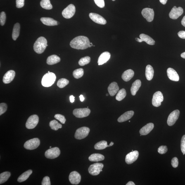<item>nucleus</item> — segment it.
Listing matches in <instances>:
<instances>
[{"label": "nucleus", "mask_w": 185, "mask_h": 185, "mask_svg": "<svg viewBox=\"0 0 185 185\" xmlns=\"http://www.w3.org/2000/svg\"><path fill=\"white\" fill-rule=\"evenodd\" d=\"M69 180L72 184H78L81 180L80 174L76 171H73L70 173L69 176Z\"/></svg>", "instance_id": "17"}, {"label": "nucleus", "mask_w": 185, "mask_h": 185, "mask_svg": "<svg viewBox=\"0 0 185 185\" xmlns=\"http://www.w3.org/2000/svg\"><path fill=\"white\" fill-rule=\"evenodd\" d=\"M91 113V110L88 108L75 109L73 114L77 118H83L89 116Z\"/></svg>", "instance_id": "8"}, {"label": "nucleus", "mask_w": 185, "mask_h": 185, "mask_svg": "<svg viewBox=\"0 0 185 185\" xmlns=\"http://www.w3.org/2000/svg\"><path fill=\"white\" fill-rule=\"evenodd\" d=\"M84 74V70L82 68H79L74 70L73 72V75L75 78L78 79L82 77Z\"/></svg>", "instance_id": "38"}, {"label": "nucleus", "mask_w": 185, "mask_h": 185, "mask_svg": "<svg viewBox=\"0 0 185 185\" xmlns=\"http://www.w3.org/2000/svg\"><path fill=\"white\" fill-rule=\"evenodd\" d=\"M48 73H49V72H50L49 71H48Z\"/></svg>", "instance_id": "62"}, {"label": "nucleus", "mask_w": 185, "mask_h": 185, "mask_svg": "<svg viewBox=\"0 0 185 185\" xmlns=\"http://www.w3.org/2000/svg\"><path fill=\"white\" fill-rule=\"evenodd\" d=\"M60 151L58 148H51L47 150L45 153V156L47 158L53 159L57 158L60 155Z\"/></svg>", "instance_id": "10"}, {"label": "nucleus", "mask_w": 185, "mask_h": 185, "mask_svg": "<svg viewBox=\"0 0 185 185\" xmlns=\"http://www.w3.org/2000/svg\"><path fill=\"white\" fill-rule=\"evenodd\" d=\"M69 83V81L65 79L62 78L59 79L57 83V85L59 87L63 88Z\"/></svg>", "instance_id": "39"}, {"label": "nucleus", "mask_w": 185, "mask_h": 185, "mask_svg": "<svg viewBox=\"0 0 185 185\" xmlns=\"http://www.w3.org/2000/svg\"><path fill=\"white\" fill-rule=\"evenodd\" d=\"M40 5L41 7L46 10L51 9L53 8L50 0H41Z\"/></svg>", "instance_id": "36"}, {"label": "nucleus", "mask_w": 185, "mask_h": 185, "mask_svg": "<svg viewBox=\"0 0 185 185\" xmlns=\"http://www.w3.org/2000/svg\"><path fill=\"white\" fill-rule=\"evenodd\" d=\"M168 150L167 147L166 146H161L159 148L158 150V153L163 154L166 153Z\"/></svg>", "instance_id": "45"}, {"label": "nucleus", "mask_w": 185, "mask_h": 185, "mask_svg": "<svg viewBox=\"0 0 185 185\" xmlns=\"http://www.w3.org/2000/svg\"><path fill=\"white\" fill-rule=\"evenodd\" d=\"M180 111L178 110H176L171 112L168 118L167 123L169 126L174 125L179 118Z\"/></svg>", "instance_id": "13"}, {"label": "nucleus", "mask_w": 185, "mask_h": 185, "mask_svg": "<svg viewBox=\"0 0 185 185\" xmlns=\"http://www.w3.org/2000/svg\"><path fill=\"white\" fill-rule=\"evenodd\" d=\"M49 148H51V146H50Z\"/></svg>", "instance_id": "60"}, {"label": "nucleus", "mask_w": 185, "mask_h": 185, "mask_svg": "<svg viewBox=\"0 0 185 185\" xmlns=\"http://www.w3.org/2000/svg\"><path fill=\"white\" fill-rule=\"evenodd\" d=\"M93 46H94V47H95V45H93Z\"/></svg>", "instance_id": "64"}, {"label": "nucleus", "mask_w": 185, "mask_h": 185, "mask_svg": "<svg viewBox=\"0 0 185 185\" xmlns=\"http://www.w3.org/2000/svg\"><path fill=\"white\" fill-rule=\"evenodd\" d=\"M89 18L95 23L104 25L107 23L106 20L101 15L98 14L91 13L89 14Z\"/></svg>", "instance_id": "16"}, {"label": "nucleus", "mask_w": 185, "mask_h": 185, "mask_svg": "<svg viewBox=\"0 0 185 185\" xmlns=\"http://www.w3.org/2000/svg\"><path fill=\"white\" fill-rule=\"evenodd\" d=\"M167 74L169 79L172 81H178L179 77L177 72L174 69L169 68L167 70Z\"/></svg>", "instance_id": "21"}, {"label": "nucleus", "mask_w": 185, "mask_h": 185, "mask_svg": "<svg viewBox=\"0 0 185 185\" xmlns=\"http://www.w3.org/2000/svg\"><path fill=\"white\" fill-rule=\"evenodd\" d=\"M154 128V124L150 123L144 126L140 131V133L142 135L146 136L149 134Z\"/></svg>", "instance_id": "23"}, {"label": "nucleus", "mask_w": 185, "mask_h": 185, "mask_svg": "<svg viewBox=\"0 0 185 185\" xmlns=\"http://www.w3.org/2000/svg\"><path fill=\"white\" fill-rule=\"evenodd\" d=\"M105 157L103 155L100 154H93L89 157V160L92 162L101 161L104 160Z\"/></svg>", "instance_id": "29"}, {"label": "nucleus", "mask_w": 185, "mask_h": 185, "mask_svg": "<svg viewBox=\"0 0 185 185\" xmlns=\"http://www.w3.org/2000/svg\"><path fill=\"white\" fill-rule=\"evenodd\" d=\"M126 185H135L134 183L132 182V181H129L127 183Z\"/></svg>", "instance_id": "55"}, {"label": "nucleus", "mask_w": 185, "mask_h": 185, "mask_svg": "<svg viewBox=\"0 0 185 185\" xmlns=\"http://www.w3.org/2000/svg\"><path fill=\"white\" fill-rule=\"evenodd\" d=\"M110 53L108 51H105L102 53L98 59V65H102L107 63L110 59Z\"/></svg>", "instance_id": "20"}, {"label": "nucleus", "mask_w": 185, "mask_h": 185, "mask_svg": "<svg viewBox=\"0 0 185 185\" xmlns=\"http://www.w3.org/2000/svg\"><path fill=\"white\" fill-rule=\"evenodd\" d=\"M139 156V152L137 150L131 152L128 154L126 157L125 161L128 164H131L137 160Z\"/></svg>", "instance_id": "15"}, {"label": "nucleus", "mask_w": 185, "mask_h": 185, "mask_svg": "<svg viewBox=\"0 0 185 185\" xmlns=\"http://www.w3.org/2000/svg\"><path fill=\"white\" fill-rule=\"evenodd\" d=\"M172 166L174 168H176L178 167V166L179 162L178 160L177 157H174L172 159V162H171Z\"/></svg>", "instance_id": "48"}, {"label": "nucleus", "mask_w": 185, "mask_h": 185, "mask_svg": "<svg viewBox=\"0 0 185 185\" xmlns=\"http://www.w3.org/2000/svg\"><path fill=\"white\" fill-rule=\"evenodd\" d=\"M134 112L133 111H129L125 112L121 115L118 119V122H125L129 120L134 115Z\"/></svg>", "instance_id": "24"}, {"label": "nucleus", "mask_w": 185, "mask_h": 185, "mask_svg": "<svg viewBox=\"0 0 185 185\" xmlns=\"http://www.w3.org/2000/svg\"><path fill=\"white\" fill-rule=\"evenodd\" d=\"M79 98H80V100L81 102H83L84 101V98L83 96V95H81L79 97Z\"/></svg>", "instance_id": "54"}, {"label": "nucleus", "mask_w": 185, "mask_h": 185, "mask_svg": "<svg viewBox=\"0 0 185 185\" xmlns=\"http://www.w3.org/2000/svg\"><path fill=\"white\" fill-rule=\"evenodd\" d=\"M93 46V45L92 44V43H90V45H89V47H91V46Z\"/></svg>", "instance_id": "58"}, {"label": "nucleus", "mask_w": 185, "mask_h": 185, "mask_svg": "<svg viewBox=\"0 0 185 185\" xmlns=\"http://www.w3.org/2000/svg\"><path fill=\"white\" fill-rule=\"evenodd\" d=\"M164 100V97L160 91H157L153 95L152 100V105L155 107H158L161 105Z\"/></svg>", "instance_id": "11"}, {"label": "nucleus", "mask_w": 185, "mask_h": 185, "mask_svg": "<svg viewBox=\"0 0 185 185\" xmlns=\"http://www.w3.org/2000/svg\"><path fill=\"white\" fill-rule=\"evenodd\" d=\"M74 98L75 97L73 96H70V100L71 102L73 103L74 101Z\"/></svg>", "instance_id": "51"}, {"label": "nucleus", "mask_w": 185, "mask_h": 185, "mask_svg": "<svg viewBox=\"0 0 185 185\" xmlns=\"http://www.w3.org/2000/svg\"><path fill=\"white\" fill-rule=\"evenodd\" d=\"M104 165L101 163H96L90 166L88 169L89 174L92 176H97L102 172Z\"/></svg>", "instance_id": "5"}, {"label": "nucleus", "mask_w": 185, "mask_h": 185, "mask_svg": "<svg viewBox=\"0 0 185 185\" xmlns=\"http://www.w3.org/2000/svg\"><path fill=\"white\" fill-rule=\"evenodd\" d=\"M119 88L116 82H114L111 83L109 86L108 90L110 96H113L118 92Z\"/></svg>", "instance_id": "22"}, {"label": "nucleus", "mask_w": 185, "mask_h": 185, "mask_svg": "<svg viewBox=\"0 0 185 185\" xmlns=\"http://www.w3.org/2000/svg\"><path fill=\"white\" fill-rule=\"evenodd\" d=\"M141 85V82L139 79H137L133 83L131 88V92L132 96H135Z\"/></svg>", "instance_id": "26"}, {"label": "nucleus", "mask_w": 185, "mask_h": 185, "mask_svg": "<svg viewBox=\"0 0 185 185\" xmlns=\"http://www.w3.org/2000/svg\"><path fill=\"white\" fill-rule=\"evenodd\" d=\"M114 144V143L113 142H111V143H110V144L109 145V147L112 146H113Z\"/></svg>", "instance_id": "57"}, {"label": "nucleus", "mask_w": 185, "mask_h": 185, "mask_svg": "<svg viewBox=\"0 0 185 185\" xmlns=\"http://www.w3.org/2000/svg\"><path fill=\"white\" fill-rule=\"evenodd\" d=\"M94 1L96 4L99 7L103 8L105 7L104 0H94Z\"/></svg>", "instance_id": "46"}, {"label": "nucleus", "mask_w": 185, "mask_h": 185, "mask_svg": "<svg viewBox=\"0 0 185 185\" xmlns=\"http://www.w3.org/2000/svg\"><path fill=\"white\" fill-rule=\"evenodd\" d=\"M142 14L144 18L146 19L147 21L148 22L153 21L154 16V13L152 9L148 8H144L142 11Z\"/></svg>", "instance_id": "12"}, {"label": "nucleus", "mask_w": 185, "mask_h": 185, "mask_svg": "<svg viewBox=\"0 0 185 185\" xmlns=\"http://www.w3.org/2000/svg\"><path fill=\"white\" fill-rule=\"evenodd\" d=\"M106 96H108V94H106Z\"/></svg>", "instance_id": "59"}, {"label": "nucleus", "mask_w": 185, "mask_h": 185, "mask_svg": "<svg viewBox=\"0 0 185 185\" xmlns=\"http://www.w3.org/2000/svg\"><path fill=\"white\" fill-rule=\"evenodd\" d=\"M127 93L125 89H122L119 91L116 96V100L118 101H120L124 99L126 96Z\"/></svg>", "instance_id": "37"}, {"label": "nucleus", "mask_w": 185, "mask_h": 185, "mask_svg": "<svg viewBox=\"0 0 185 185\" xmlns=\"http://www.w3.org/2000/svg\"><path fill=\"white\" fill-rule=\"evenodd\" d=\"M112 1H115V0H112Z\"/></svg>", "instance_id": "61"}, {"label": "nucleus", "mask_w": 185, "mask_h": 185, "mask_svg": "<svg viewBox=\"0 0 185 185\" xmlns=\"http://www.w3.org/2000/svg\"><path fill=\"white\" fill-rule=\"evenodd\" d=\"M14 71L10 70L7 72L3 76V82L5 84H8L12 82L14 79L15 76Z\"/></svg>", "instance_id": "19"}, {"label": "nucleus", "mask_w": 185, "mask_h": 185, "mask_svg": "<svg viewBox=\"0 0 185 185\" xmlns=\"http://www.w3.org/2000/svg\"><path fill=\"white\" fill-rule=\"evenodd\" d=\"M40 20L43 24L49 26L57 25L58 24V22L56 20L51 18L42 17L41 18Z\"/></svg>", "instance_id": "25"}, {"label": "nucleus", "mask_w": 185, "mask_h": 185, "mask_svg": "<svg viewBox=\"0 0 185 185\" xmlns=\"http://www.w3.org/2000/svg\"><path fill=\"white\" fill-rule=\"evenodd\" d=\"M89 132L90 129L89 128L84 127L79 128L76 130L74 137L77 140L84 139L87 137Z\"/></svg>", "instance_id": "4"}, {"label": "nucleus", "mask_w": 185, "mask_h": 185, "mask_svg": "<svg viewBox=\"0 0 185 185\" xmlns=\"http://www.w3.org/2000/svg\"><path fill=\"white\" fill-rule=\"evenodd\" d=\"M181 151L184 155L185 154V135L182 136L181 140Z\"/></svg>", "instance_id": "44"}, {"label": "nucleus", "mask_w": 185, "mask_h": 185, "mask_svg": "<svg viewBox=\"0 0 185 185\" xmlns=\"http://www.w3.org/2000/svg\"><path fill=\"white\" fill-rule=\"evenodd\" d=\"M181 22L182 25L185 27V16L183 18Z\"/></svg>", "instance_id": "52"}, {"label": "nucleus", "mask_w": 185, "mask_h": 185, "mask_svg": "<svg viewBox=\"0 0 185 185\" xmlns=\"http://www.w3.org/2000/svg\"><path fill=\"white\" fill-rule=\"evenodd\" d=\"M32 171L31 170H28L24 172L19 177L18 181L19 182H22L26 180L28 178L31 174H32Z\"/></svg>", "instance_id": "32"}, {"label": "nucleus", "mask_w": 185, "mask_h": 185, "mask_svg": "<svg viewBox=\"0 0 185 185\" xmlns=\"http://www.w3.org/2000/svg\"><path fill=\"white\" fill-rule=\"evenodd\" d=\"M20 26L19 23H17L14 26L13 33H12V38L14 40H16L17 38L19 35Z\"/></svg>", "instance_id": "30"}, {"label": "nucleus", "mask_w": 185, "mask_h": 185, "mask_svg": "<svg viewBox=\"0 0 185 185\" xmlns=\"http://www.w3.org/2000/svg\"><path fill=\"white\" fill-rule=\"evenodd\" d=\"M54 117L57 120L59 121L62 124H65L66 122V119H65L64 116L60 115V114H56L55 115Z\"/></svg>", "instance_id": "41"}, {"label": "nucleus", "mask_w": 185, "mask_h": 185, "mask_svg": "<svg viewBox=\"0 0 185 185\" xmlns=\"http://www.w3.org/2000/svg\"><path fill=\"white\" fill-rule=\"evenodd\" d=\"M91 61V58L89 56H86L81 58L79 61V64L80 66L84 65L89 64Z\"/></svg>", "instance_id": "40"}, {"label": "nucleus", "mask_w": 185, "mask_h": 185, "mask_svg": "<svg viewBox=\"0 0 185 185\" xmlns=\"http://www.w3.org/2000/svg\"><path fill=\"white\" fill-rule=\"evenodd\" d=\"M47 43V41L45 38L42 37H39L34 44V51L38 54L43 53L48 46Z\"/></svg>", "instance_id": "2"}, {"label": "nucleus", "mask_w": 185, "mask_h": 185, "mask_svg": "<svg viewBox=\"0 0 185 185\" xmlns=\"http://www.w3.org/2000/svg\"><path fill=\"white\" fill-rule=\"evenodd\" d=\"M56 78V75L54 73L48 72L43 76L41 80V84L44 87H50L54 83Z\"/></svg>", "instance_id": "3"}, {"label": "nucleus", "mask_w": 185, "mask_h": 185, "mask_svg": "<svg viewBox=\"0 0 185 185\" xmlns=\"http://www.w3.org/2000/svg\"><path fill=\"white\" fill-rule=\"evenodd\" d=\"M168 0H160V3L163 5H165L166 3Z\"/></svg>", "instance_id": "53"}, {"label": "nucleus", "mask_w": 185, "mask_h": 185, "mask_svg": "<svg viewBox=\"0 0 185 185\" xmlns=\"http://www.w3.org/2000/svg\"><path fill=\"white\" fill-rule=\"evenodd\" d=\"M129 122H130V121H129Z\"/></svg>", "instance_id": "63"}, {"label": "nucleus", "mask_w": 185, "mask_h": 185, "mask_svg": "<svg viewBox=\"0 0 185 185\" xmlns=\"http://www.w3.org/2000/svg\"><path fill=\"white\" fill-rule=\"evenodd\" d=\"M154 70L151 65H147L146 68V79L148 81L151 80L153 77Z\"/></svg>", "instance_id": "31"}, {"label": "nucleus", "mask_w": 185, "mask_h": 185, "mask_svg": "<svg viewBox=\"0 0 185 185\" xmlns=\"http://www.w3.org/2000/svg\"><path fill=\"white\" fill-rule=\"evenodd\" d=\"M25 0H16V7L17 8H21L25 4Z\"/></svg>", "instance_id": "49"}, {"label": "nucleus", "mask_w": 185, "mask_h": 185, "mask_svg": "<svg viewBox=\"0 0 185 185\" xmlns=\"http://www.w3.org/2000/svg\"><path fill=\"white\" fill-rule=\"evenodd\" d=\"M6 20V15L4 12H2L0 15V23L1 26L5 25Z\"/></svg>", "instance_id": "42"}, {"label": "nucleus", "mask_w": 185, "mask_h": 185, "mask_svg": "<svg viewBox=\"0 0 185 185\" xmlns=\"http://www.w3.org/2000/svg\"><path fill=\"white\" fill-rule=\"evenodd\" d=\"M90 43L89 38L85 36H80L72 39L70 45L74 49L83 50L89 47Z\"/></svg>", "instance_id": "1"}, {"label": "nucleus", "mask_w": 185, "mask_h": 185, "mask_svg": "<svg viewBox=\"0 0 185 185\" xmlns=\"http://www.w3.org/2000/svg\"><path fill=\"white\" fill-rule=\"evenodd\" d=\"M42 185H51V183L50 181L49 178L48 176H46L44 178L41 182Z\"/></svg>", "instance_id": "47"}, {"label": "nucleus", "mask_w": 185, "mask_h": 185, "mask_svg": "<svg viewBox=\"0 0 185 185\" xmlns=\"http://www.w3.org/2000/svg\"><path fill=\"white\" fill-rule=\"evenodd\" d=\"M60 61V58L56 55H53L48 57L47 59V63L48 65L55 64Z\"/></svg>", "instance_id": "28"}, {"label": "nucleus", "mask_w": 185, "mask_h": 185, "mask_svg": "<svg viewBox=\"0 0 185 185\" xmlns=\"http://www.w3.org/2000/svg\"><path fill=\"white\" fill-rule=\"evenodd\" d=\"M39 118L38 116L34 115L30 116L27 119L25 124L27 129H32L35 128L39 123Z\"/></svg>", "instance_id": "7"}, {"label": "nucleus", "mask_w": 185, "mask_h": 185, "mask_svg": "<svg viewBox=\"0 0 185 185\" xmlns=\"http://www.w3.org/2000/svg\"><path fill=\"white\" fill-rule=\"evenodd\" d=\"M7 106L6 103H1L0 104V115H1L6 112Z\"/></svg>", "instance_id": "43"}, {"label": "nucleus", "mask_w": 185, "mask_h": 185, "mask_svg": "<svg viewBox=\"0 0 185 185\" xmlns=\"http://www.w3.org/2000/svg\"><path fill=\"white\" fill-rule=\"evenodd\" d=\"M11 174L9 172H6L2 173L0 174V184H1L6 182L10 177Z\"/></svg>", "instance_id": "35"}, {"label": "nucleus", "mask_w": 185, "mask_h": 185, "mask_svg": "<svg viewBox=\"0 0 185 185\" xmlns=\"http://www.w3.org/2000/svg\"><path fill=\"white\" fill-rule=\"evenodd\" d=\"M75 12V8L73 4H70L62 11L63 16L66 19H70L73 16Z\"/></svg>", "instance_id": "9"}, {"label": "nucleus", "mask_w": 185, "mask_h": 185, "mask_svg": "<svg viewBox=\"0 0 185 185\" xmlns=\"http://www.w3.org/2000/svg\"><path fill=\"white\" fill-rule=\"evenodd\" d=\"M134 71L131 69L127 70L122 74V78L124 81L128 82L134 77Z\"/></svg>", "instance_id": "27"}, {"label": "nucleus", "mask_w": 185, "mask_h": 185, "mask_svg": "<svg viewBox=\"0 0 185 185\" xmlns=\"http://www.w3.org/2000/svg\"><path fill=\"white\" fill-rule=\"evenodd\" d=\"M40 144V140L37 138H33L26 142L24 148L28 150H33L37 148Z\"/></svg>", "instance_id": "6"}, {"label": "nucleus", "mask_w": 185, "mask_h": 185, "mask_svg": "<svg viewBox=\"0 0 185 185\" xmlns=\"http://www.w3.org/2000/svg\"><path fill=\"white\" fill-rule=\"evenodd\" d=\"M49 126L52 129L55 131L57 130L62 128L61 124L59 123L57 121L55 120L51 121L49 122Z\"/></svg>", "instance_id": "34"}, {"label": "nucleus", "mask_w": 185, "mask_h": 185, "mask_svg": "<svg viewBox=\"0 0 185 185\" xmlns=\"http://www.w3.org/2000/svg\"><path fill=\"white\" fill-rule=\"evenodd\" d=\"M140 39L138 38H136V41L138 42L141 43L144 41L147 44L152 45L155 44V41L150 36L146 34H141L140 35Z\"/></svg>", "instance_id": "18"}, {"label": "nucleus", "mask_w": 185, "mask_h": 185, "mask_svg": "<svg viewBox=\"0 0 185 185\" xmlns=\"http://www.w3.org/2000/svg\"><path fill=\"white\" fill-rule=\"evenodd\" d=\"M184 13V10L181 7L174 6L169 13V16L172 19H177Z\"/></svg>", "instance_id": "14"}, {"label": "nucleus", "mask_w": 185, "mask_h": 185, "mask_svg": "<svg viewBox=\"0 0 185 185\" xmlns=\"http://www.w3.org/2000/svg\"><path fill=\"white\" fill-rule=\"evenodd\" d=\"M107 147H109V145H108L107 142L105 141H100L97 143L94 146L95 149L97 150H102Z\"/></svg>", "instance_id": "33"}, {"label": "nucleus", "mask_w": 185, "mask_h": 185, "mask_svg": "<svg viewBox=\"0 0 185 185\" xmlns=\"http://www.w3.org/2000/svg\"><path fill=\"white\" fill-rule=\"evenodd\" d=\"M178 34L179 37L181 39H185V31H180L178 33Z\"/></svg>", "instance_id": "50"}, {"label": "nucleus", "mask_w": 185, "mask_h": 185, "mask_svg": "<svg viewBox=\"0 0 185 185\" xmlns=\"http://www.w3.org/2000/svg\"><path fill=\"white\" fill-rule=\"evenodd\" d=\"M181 57H182L183 58L185 59V52L183 53H181Z\"/></svg>", "instance_id": "56"}]
</instances>
